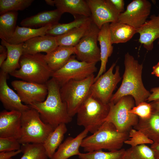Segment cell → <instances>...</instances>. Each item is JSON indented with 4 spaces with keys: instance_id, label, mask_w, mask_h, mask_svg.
Here are the masks:
<instances>
[{
    "instance_id": "1",
    "label": "cell",
    "mask_w": 159,
    "mask_h": 159,
    "mask_svg": "<svg viewBox=\"0 0 159 159\" xmlns=\"http://www.w3.org/2000/svg\"><path fill=\"white\" fill-rule=\"evenodd\" d=\"M125 71L121 84L109 102L116 103L121 98L131 96L136 106L147 100L150 93L144 87L142 79V64L127 53L125 55Z\"/></svg>"
},
{
    "instance_id": "2",
    "label": "cell",
    "mask_w": 159,
    "mask_h": 159,
    "mask_svg": "<svg viewBox=\"0 0 159 159\" xmlns=\"http://www.w3.org/2000/svg\"><path fill=\"white\" fill-rule=\"evenodd\" d=\"M46 84L48 94L45 100L29 106L38 111L44 122L55 129L61 124L71 122L72 117L69 114L66 103L61 98L59 84L52 77Z\"/></svg>"
},
{
    "instance_id": "3",
    "label": "cell",
    "mask_w": 159,
    "mask_h": 159,
    "mask_svg": "<svg viewBox=\"0 0 159 159\" xmlns=\"http://www.w3.org/2000/svg\"><path fill=\"white\" fill-rule=\"evenodd\" d=\"M128 138L129 132H120L112 123L106 121L95 132L83 140L81 147L87 152L103 149L118 150L122 148Z\"/></svg>"
},
{
    "instance_id": "4",
    "label": "cell",
    "mask_w": 159,
    "mask_h": 159,
    "mask_svg": "<svg viewBox=\"0 0 159 159\" xmlns=\"http://www.w3.org/2000/svg\"><path fill=\"white\" fill-rule=\"evenodd\" d=\"M20 68L9 74L22 80L45 84L52 77L53 72L46 62L45 55L40 53L23 54L19 60Z\"/></svg>"
},
{
    "instance_id": "5",
    "label": "cell",
    "mask_w": 159,
    "mask_h": 159,
    "mask_svg": "<svg viewBox=\"0 0 159 159\" xmlns=\"http://www.w3.org/2000/svg\"><path fill=\"white\" fill-rule=\"evenodd\" d=\"M54 130L42 120L37 110L30 107L22 112L21 135L18 140L21 144H43Z\"/></svg>"
},
{
    "instance_id": "6",
    "label": "cell",
    "mask_w": 159,
    "mask_h": 159,
    "mask_svg": "<svg viewBox=\"0 0 159 159\" xmlns=\"http://www.w3.org/2000/svg\"><path fill=\"white\" fill-rule=\"evenodd\" d=\"M110 110L109 103H103L90 94L77 112V124L93 134L105 122Z\"/></svg>"
},
{
    "instance_id": "7",
    "label": "cell",
    "mask_w": 159,
    "mask_h": 159,
    "mask_svg": "<svg viewBox=\"0 0 159 159\" xmlns=\"http://www.w3.org/2000/svg\"><path fill=\"white\" fill-rule=\"evenodd\" d=\"M95 77L93 74L82 80H71L60 87L61 98L66 103L71 117L77 114L82 103L91 94V88Z\"/></svg>"
},
{
    "instance_id": "8",
    "label": "cell",
    "mask_w": 159,
    "mask_h": 159,
    "mask_svg": "<svg viewBox=\"0 0 159 159\" xmlns=\"http://www.w3.org/2000/svg\"><path fill=\"white\" fill-rule=\"evenodd\" d=\"M135 103L133 98L129 95L123 97L115 104L109 102L110 110L105 121L112 123L120 132H128L139 121L137 115L130 112Z\"/></svg>"
},
{
    "instance_id": "9",
    "label": "cell",
    "mask_w": 159,
    "mask_h": 159,
    "mask_svg": "<svg viewBox=\"0 0 159 159\" xmlns=\"http://www.w3.org/2000/svg\"><path fill=\"white\" fill-rule=\"evenodd\" d=\"M96 64L79 61L72 56L62 67L53 72L52 77L61 87L70 80H82L93 74L97 70Z\"/></svg>"
},
{
    "instance_id": "10",
    "label": "cell",
    "mask_w": 159,
    "mask_h": 159,
    "mask_svg": "<svg viewBox=\"0 0 159 159\" xmlns=\"http://www.w3.org/2000/svg\"><path fill=\"white\" fill-rule=\"evenodd\" d=\"M100 30L92 21L89 29L74 47L75 54L80 61L95 64L100 61V50L97 44Z\"/></svg>"
},
{
    "instance_id": "11",
    "label": "cell",
    "mask_w": 159,
    "mask_h": 159,
    "mask_svg": "<svg viewBox=\"0 0 159 159\" xmlns=\"http://www.w3.org/2000/svg\"><path fill=\"white\" fill-rule=\"evenodd\" d=\"M116 64V62L113 63L108 70L101 75L91 87V95L105 104L109 103L113 92L121 79L118 66L116 67L115 72L113 73Z\"/></svg>"
},
{
    "instance_id": "12",
    "label": "cell",
    "mask_w": 159,
    "mask_h": 159,
    "mask_svg": "<svg viewBox=\"0 0 159 159\" xmlns=\"http://www.w3.org/2000/svg\"><path fill=\"white\" fill-rule=\"evenodd\" d=\"M152 4L147 0H133L121 13L118 21L129 25L137 29L147 21L150 15Z\"/></svg>"
},
{
    "instance_id": "13",
    "label": "cell",
    "mask_w": 159,
    "mask_h": 159,
    "mask_svg": "<svg viewBox=\"0 0 159 159\" xmlns=\"http://www.w3.org/2000/svg\"><path fill=\"white\" fill-rule=\"evenodd\" d=\"M11 84L21 102L27 105L43 102L47 95L46 84H39L22 80H14Z\"/></svg>"
},
{
    "instance_id": "14",
    "label": "cell",
    "mask_w": 159,
    "mask_h": 159,
    "mask_svg": "<svg viewBox=\"0 0 159 159\" xmlns=\"http://www.w3.org/2000/svg\"><path fill=\"white\" fill-rule=\"evenodd\" d=\"M92 21L100 29L107 23L118 21L120 14L109 0H86Z\"/></svg>"
},
{
    "instance_id": "15",
    "label": "cell",
    "mask_w": 159,
    "mask_h": 159,
    "mask_svg": "<svg viewBox=\"0 0 159 159\" xmlns=\"http://www.w3.org/2000/svg\"><path fill=\"white\" fill-rule=\"evenodd\" d=\"M22 112L3 110L0 113V137L18 140L21 132Z\"/></svg>"
},
{
    "instance_id": "16",
    "label": "cell",
    "mask_w": 159,
    "mask_h": 159,
    "mask_svg": "<svg viewBox=\"0 0 159 159\" xmlns=\"http://www.w3.org/2000/svg\"><path fill=\"white\" fill-rule=\"evenodd\" d=\"M7 74L1 70L0 100L3 106L9 111L16 110L21 112L29 110L30 106L22 103L17 93L8 85Z\"/></svg>"
},
{
    "instance_id": "17",
    "label": "cell",
    "mask_w": 159,
    "mask_h": 159,
    "mask_svg": "<svg viewBox=\"0 0 159 159\" xmlns=\"http://www.w3.org/2000/svg\"><path fill=\"white\" fill-rule=\"evenodd\" d=\"M136 30L140 35L139 42L147 50L151 51L154 42L159 39V14L151 15L149 20Z\"/></svg>"
},
{
    "instance_id": "18",
    "label": "cell",
    "mask_w": 159,
    "mask_h": 159,
    "mask_svg": "<svg viewBox=\"0 0 159 159\" xmlns=\"http://www.w3.org/2000/svg\"><path fill=\"white\" fill-rule=\"evenodd\" d=\"M56 37L39 36L23 43V54H34L41 52L48 54L58 46Z\"/></svg>"
},
{
    "instance_id": "19",
    "label": "cell",
    "mask_w": 159,
    "mask_h": 159,
    "mask_svg": "<svg viewBox=\"0 0 159 159\" xmlns=\"http://www.w3.org/2000/svg\"><path fill=\"white\" fill-rule=\"evenodd\" d=\"M110 24L107 23L104 24L99 33L98 41L100 46L101 65L99 71L95 77L94 82L105 72L108 58L113 52V47L110 33Z\"/></svg>"
},
{
    "instance_id": "20",
    "label": "cell",
    "mask_w": 159,
    "mask_h": 159,
    "mask_svg": "<svg viewBox=\"0 0 159 159\" xmlns=\"http://www.w3.org/2000/svg\"><path fill=\"white\" fill-rule=\"evenodd\" d=\"M89 131L85 129L75 138H67L59 145L50 159H67L80 153L79 148L83 140L87 137Z\"/></svg>"
},
{
    "instance_id": "21",
    "label": "cell",
    "mask_w": 159,
    "mask_h": 159,
    "mask_svg": "<svg viewBox=\"0 0 159 159\" xmlns=\"http://www.w3.org/2000/svg\"><path fill=\"white\" fill-rule=\"evenodd\" d=\"M63 14L57 9L45 11L26 18L22 20L20 25L22 26L41 28L49 25L52 26L58 23Z\"/></svg>"
},
{
    "instance_id": "22",
    "label": "cell",
    "mask_w": 159,
    "mask_h": 159,
    "mask_svg": "<svg viewBox=\"0 0 159 159\" xmlns=\"http://www.w3.org/2000/svg\"><path fill=\"white\" fill-rule=\"evenodd\" d=\"M1 44L6 48L7 55L6 59L0 67L1 70L7 74H10L20 68L19 60L23 55V43L13 44L1 39Z\"/></svg>"
},
{
    "instance_id": "23",
    "label": "cell",
    "mask_w": 159,
    "mask_h": 159,
    "mask_svg": "<svg viewBox=\"0 0 159 159\" xmlns=\"http://www.w3.org/2000/svg\"><path fill=\"white\" fill-rule=\"evenodd\" d=\"M75 52L74 47L58 46L45 55V58L48 65L53 72L62 67Z\"/></svg>"
},
{
    "instance_id": "24",
    "label": "cell",
    "mask_w": 159,
    "mask_h": 159,
    "mask_svg": "<svg viewBox=\"0 0 159 159\" xmlns=\"http://www.w3.org/2000/svg\"><path fill=\"white\" fill-rule=\"evenodd\" d=\"M55 6L63 14L67 12L74 16L91 17V13L86 0H54Z\"/></svg>"
},
{
    "instance_id": "25",
    "label": "cell",
    "mask_w": 159,
    "mask_h": 159,
    "mask_svg": "<svg viewBox=\"0 0 159 159\" xmlns=\"http://www.w3.org/2000/svg\"><path fill=\"white\" fill-rule=\"evenodd\" d=\"M134 128L143 133L153 143H159V112L153 111L147 119L139 118L138 122Z\"/></svg>"
},
{
    "instance_id": "26",
    "label": "cell",
    "mask_w": 159,
    "mask_h": 159,
    "mask_svg": "<svg viewBox=\"0 0 159 159\" xmlns=\"http://www.w3.org/2000/svg\"><path fill=\"white\" fill-rule=\"evenodd\" d=\"M109 31L112 44L126 42L136 33L135 28L118 21L110 24Z\"/></svg>"
},
{
    "instance_id": "27",
    "label": "cell",
    "mask_w": 159,
    "mask_h": 159,
    "mask_svg": "<svg viewBox=\"0 0 159 159\" xmlns=\"http://www.w3.org/2000/svg\"><path fill=\"white\" fill-rule=\"evenodd\" d=\"M92 22L91 19L82 25L62 35L56 37L58 46L74 47L85 34Z\"/></svg>"
},
{
    "instance_id": "28",
    "label": "cell",
    "mask_w": 159,
    "mask_h": 159,
    "mask_svg": "<svg viewBox=\"0 0 159 159\" xmlns=\"http://www.w3.org/2000/svg\"><path fill=\"white\" fill-rule=\"evenodd\" d=\"M52 26L49 25L34 29L17 25L12 37L8 42L13 44H19L35 37L46 35V32Z\"/></svg>"
},
{
    "instance_id": "29",
    "label": "cell",
    "mask_w": 159,
    "mask_h": 159,
    "mask_svg": "<svg viewBox=\"0 0 159 159\" xmlns=\"http://www.w3.org/2000/svg\"><path fill=\"white\" fill-rule=\"evenodd\" d=\"M67 129L65 124L62 123L48 136L43 144L48 157L51 159L62 143Z\"/></svg>"
},
{
    "instance_id": "30",
    "label": "cell",
    "mask_w": 159,
    "mask_h": 159,
    "mask_svg": "<svg viewBox=\"0 0 159 159\" xmlns=\"http://www.w3.org/2000/svg\"><path fill=\"white\" fill-rule=\"evenodd\" d=\"M17 11L8 12L0 16V38L8 42L12 37L16 27Z\"/></svg>"
},
{
    "instance_id": "31",
    "label": "cell",
    "mask_w": 159,
    "mask_h": 159,
    "mask_svg": "<svg viewBox=\"0 0 159 159\" xmlns=\"http://www.w3.org/2000/svg\"><path fill=\"white\" fill-rule=\"evenodd\" d=\"M74 16V20L72 22L66 24L58 23L52 26L46 32V35L54 37L62 35L82 25L91 19L90 17L83 16L77 15Z\"/></svg>"
},
{
    "instance_id": "32",
    "label": "cell",
    "mask_w": 159,
    "mask_h": 159,
    "mask_svg": "<svg viewBox=\"0 0 159 159\" xmlns=\"http://www.w3.org/2000/svg\"><path fill=\"white\" fill-rule=\"evenodd\" d=\"M23 155L20 159H47L48 158L43 144L30 143L21 144Z\"/></svg>"
},
{
    "instance_id": "33",
    "label": "cell",
    "mask_w": 159,
    "mask_h": 159,
    "mask_svg": "<svg viewBox=\"0 0 159 159\" xmlns=\"http://www.w3.org/2000/svg\"><path fill=\"white\" fill-rule=\"evenodd\" d=\"M123 159H156L154 153L146 144L131 147L125 150Z\"/></svg>"
},
{
    "instance_id": "34",
    "label": "cell",
    "mask_w": 159,
    "mask_h": 159,
    "mask_svg": "<svg viewBox=\"0 0 159 159\" xmlns=\"http://www.w3.org/2000/svg\"><path fill=\"white\" fill-rule=\"evenodd\" d=\"M125 150L122 148L109 152L99 150L86 153H80L78 156L80 159H123Z\"/></svg>"
},
{
    "instance_id": "35",
    "label": "cell",
    "mask_w": 159,
    "mask_h": 159,
    "mask_svg": "<svg viewBox=\"0 0 159 159\" xmlns=\"http://www.w3.org/2000/svg\"><path fill=\"white\" fill-rule=\"evenodd\" d=\"M34 0H0V15L9 12L23 10L30 6Z\"/></svg>"
},
{
    "instance_id": "36",
    "label": "cell",
    "mask_w": 159,
    "mask_h": 159,
    "mask_svg": "<svg viewBox=\"0 0 159 159\" xmlns=\"http://www.w3.org/2000/svg\"><path fill=\"white\" fill-rule=\"evenodd\" d=\"M153 141L149 138L143 133L134 128L131 129L129 132V138L124 143L135 147L139 145L153 143Z\"/></svg>"
},
{
    "instance_id": "37",
    "label": "cell",
    "mask_w": 159,
    "mask_h": 159,
    "mask_svg": "<svg viewBox=\"0 0 159 159\" xmlns=\"http://www.w3.org/2000/svg\"><path fill=\"white\" fill-rule=\"evenodd\" d=\"M153 112L151 104L145 102H143L134 106L130 112L137 115L139 118L146 119L149 118Z\"/></svg>"
},
{
    "instance_id": "38",
    "label": "cell",
    "mask_w": 159,
    "mask_h": 159,
    "mask_svg": "<svg viewBox=\"0 0 159 159\" xmlns=\"http://www.w3.org/2000/svg\"><path fill=\"white\" fill-rule=\"evenodd\" d=\"M20 144L17 139L0 137V152L20 150Z\"/></svg>"
},
{
    "instance_id": "39",
    "label": "cell",
    "mask_w": 159,
    "mask_h": 159,
    "mask_svg": "<svg viewBox=\"0 0 159 159\" xmlns=\"http://www.w3.org/2000/svg\"><path fill=\"white\" fill-rule=\"evenodd\" d=\"M115 9L121 13L124 11L125 2L123 0H109Z\"/></svg>"
},
{
    "instance_id": "40",
    "label": "cell",
    "mask_w": 159,
    "mask_h": 159,
    "mask_svg": "<svg viewBox=\"0 0 159 159\" xmlns=\"http://www.w3.org/2000/svg\"><path fill=\"white\" fill-rule=\"evenodd\" d=\"M21 149L9 151L0 152V159H9L21 153Z\"/></svg>"
},
{
    "instance_id": "41",
    "label": "cell",
    "mask_w": 159,
    "mask_h": 159,
    "mask_svg": "<svg viewBox=\"0 0 159 159\" xmlns=\"http://www.w3.org/2000/svg\"><path fill=\"white\" fill-rule=\"evenodd\" d=\"M152 92L147 100L148 102L153 101L159 99V87L152 88L150 90Z\"/></svg>"
},
{
    "instance_id": "42",
    "label": "cell",
    "mask_w": 159,
    "mask_h": 159,
    "mask_svg": "<svg viewBox=\"0 0 159 159\" xmlns=\"http://www.w3.org/2000/svg\"><path fill=\"white\" fill-rule=\"evenodd\" d=\"M150 148L153 150L156 159H159V143H153Z\"/></svg>"
},
{
    "instance_id": "43",
    "label": "cell",
    "mask_w": 159,
    "mask_h": 159,
    "mask_svg": "<svg viewBox=\"0 0 159 159\" xmlns=\"http://www.w3.org/2000/svg\"><path fill=\"white\" fill-rule=\"evenodd\" d=\"M150 104L153 112H159V99L153 101Z\"/></svg>"
},
{
    "instance_id": "44",
    "label": "cell",
    "mask_w": 159,
    "mask_h": 159,
    "mask_svg": "<svg viewBox=\"0 0 159 159\" xmlns=\"http://www.w3.org/2000/svg\"><path fill=\"white\" fill-rule=\"evenodd\" d=\"M151 74L159 77V62L153 67V71Z\"/></svg>"
},
{
    "instance_id": "45",
    "label": "cell",
    "mask_w": 159,
    "mask_h": 159,
    "mask_svg": "<svg viewBox=\"0 0 159 159\" xmlns=\"http://www.w3.org/2000/svg\"><path fill=\"white\" fill-rule=\"evenodd\" d=\"M7 55V50L0 53V67L6 59Z\"/></svg>"
},
{
    "instance_id": "46",
    "label": "cell",
    "mask_w": 159,
    "mask_h": 159,
    "mask_svg": "<svg viewBox=\"0 0 159 159\" xmlns=\"http://www.w3.org/2000/svg\"><path fill=\"white\" fill-rule=\"evenodd\" d=\"M45 1L46 4L48 5L52 6H55L54 0H45Z\"/></svg>"
},
{
    "instance_id": "47",
    "label": "cell",
    "mask_w": 159,
    "mask_h": 159,
    "mask_svg": "<svg viewBox=\"0 0 159 159\" xmlns=\"http://www.w3.org/2000/svg\"><path fill=\"white\" fill-rule=\"evenodd\" d=\"M7 50L6 47L1 45H0V53H1Z\"/></svg>"
},
{
    "instance_id": "48",
    "label": "cell",
    "mask_w": 159,
    "mask_h": 159,
    "mask_svg": "<svg viewBox=\"0 0 159 159\" xmlns=\"http://www.w3.org/2000/svg\"><path fill=\"white\" fill-rule=\"evenodd\" d=\"M158 44L159 45V39H158Z\"/></svg>"
},
{
    "instance_id": "49",
    "label": "cell",
    "mask_w": 159,
    "mask_h": 159,
    "mask_svg": "<svg viewBox=\"0 0 159 159\" xmlns=\"http://www.w3.org/2000/svg\"><path fill=\"white\" fill-rule=\"evenodd\" d=\"M9 159H13L12 158H11Z\"/></svg>"
}]
</instances>
